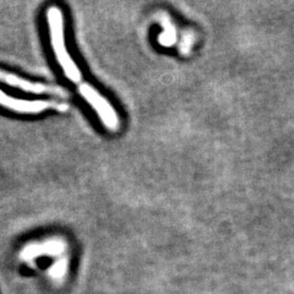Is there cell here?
Returning <instances> with one entry per match:
<instances>
[{
  "label": "cell",
  "mask_w": 294,
  "mask_h": 294,
  "mask_svg": "<svg viewBox=\"0 0 294 294\" xmlns=\"http://www.w3.org/2000/svg\"><path fill=\"white\" fill-rule=\"evenodd\" d=\"M0 82L7 84V85H10L12 87L27 92V93L38 94V95L48 94V95H55L59 97H69V92H66L60 86L31 82L29 80H25L19 77V75L10 73V72H6L4 70H0Z\"/></svg>",
  "instance_id": "277c9868"
},
{
  "label": "cell",
  "mask_w": 294,
  "mask_h": 294,
  "mask_svg": "<svg viewBox=\"0 0 294 294\" xmlns=\"http://www.w3.org/2000/svg\"><path fill=\"white\" fill-rule=\"evenodd\" d=\"M47 23L50 41L57 62L62 68L64 75L74 84H80L82 74L65 46L64 19L62 11L58 7H50L47 11Z\"/></svg>",
  "instance_id": "6da1fadb"
},
{
  "label": "cell",
  "mask_w": 294,
  "mask_h": 294,
  "mask_svg": "<svg viewBox=\"0 0 294 294\" xmlns=\"http://www.w3.org/2000/svg\"><path fill=\"white\" fill-rule=\"evenodd\" d=\"M68 263H66L65 258H61L57 260V262L49 268V275L53 277L54 279H61L65 274Z\"/></svg>",
  "instance_id": "52a82bcc"
},
{
  "label": "cell",
  "mask_w": 294,
  "mask_h": 294,
  "mask_svg": "<svg viewBox=\"0 0 294 294\" xmlns=\"http://www.w3.org/2000/svg\"><path fill=\"white\" fill-rule=\"evenodd\" d=\"M0 106L23 115H37L49 109L64 112L69 109L66 104L59 103L56 100H27L14 98L6 94L2 89H0Z\"/></svg>",
  "instance_id": "3957f363"
},
{
  "label": "cell",
  "mask_w": 294,
  "mask_h": 294,
  "mask_svg": "<svg viewBox=\"0 0 294 294\" xmlns=\"http://www.w3.org/2000/svg\"><path fill=\"white\" fill-rule=\"evenodd\" d=\"M162 23L164 25L165 32L163 33L162 36L159 37V41H161L162 45L169 47L173 45V43L175 41V32L174 29L172 28L170 20L168 18H162Z\"/></svg>",
  "instance_id": "8992f818"
},
{
  "label": "cell",
  "mask_w": 294,
  "mask_h": 294,
  "mask_svg": "<svg viewBox=\"0 0 294 294\" xmlns=\"http://www.w3.org/2000/svg\"><path fill=\"white\" fill-rule=\"evenodd\" d=\"M65 244L62 240L53 239L48 240L44 243H33L28 246H25L21 252V259L25 262H31L39 256H57L63 253Z\"/></svg>",
  "instance_id": "5b68a950"
},
{
  "label": "cell",
  "mask_w": 294,
  "mask_h": 294,
  "mask_svg": "<svg viewBox=\"0 0 294 294\" xmlns=\"http://www.w3.org/2000/svg\"><path fill=\"white\" fill-rule=\"evenodd\" d=\"M79 91L81 96L96 111L105 127L112 132L118 131L120 127V121L114 106L95 87L87 83L80 84Z\"/></svg>",
  "instance_id": "7a4b0ae2"
}]
</instances>
